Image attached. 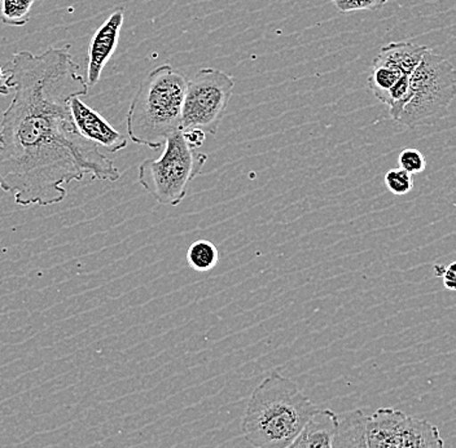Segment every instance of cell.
Wrapping results in <instances>:
<instances>
[{
	"label": "cell",
	"mask_w": 456,
	"mask_h": 448,
	"mask_svg": "<svg viewBox=\"0 0 456 448\" xmlns=\"http://www.w3.org/2000/svg\"><path fill=\"white\" fill-rule=\"evenodd\" d=\"M427 50L426 45H416L411 41L389 43L381 48L376 59L395 65L407 76H411L423 60Z\"/></svg>",
	"instance_id": "cell-11"
},
{
	"label": "cell",
	"mask_w": 456,
	"mask_h": 448,
	"mask_svg": "<svg viewBox=\"0 0 456 448\" xmlns=\"http://www.w3.org/2000/svg\"><path fill=\"white\" fill-rule=\"evenodd\" d=\"M124 21L125 8H117L100 25L91 38L87 53V78H85L88 88L99 84L105 65L110 62L116 53Z\"/></svg>",
	"instance_id": "cell-8"
},
{
	"label": "cell",
	"mask_w": 456,
	"mask_h": 448,
	"mask_svg": "<svg viewBox=\"0 0 456 448\" xmlns=\"http://www.w3.org/2000/svg\"><path fill=\"white\" fill-rule=\"evenodd\" d=\"M69 110L74 126L86 141L112 153L121 152L127 147L126 136L118 133L102 114L88 107L81 96L69 100Z\"/></svg>",
	"instance_id": "cell-7"
},
{
	"label": "cell",
	"mask_w": 456,
	"mask_h": 448,
	"mask_svg": "<svg viewBox=\"0 0 456 448\" xmlns=\"http://www.w3.org/2000/svg\"><path fill=\"white\" fill-rule=\"evenodd\" d=\"M200 448H207V447H200Z\"/></svg>",
	"instance_id": "cell-23"
},
{
	"label": "cell",
	"mask_w": 456,
	"mask_h": 448,
	"mask_svg": "<svg viewBox=\"0 0 456 448\" xmlns=\"http://www.w3.org/2000/svg\"><path fill=\"white\" fill-rule=\"evenodd\" d=\"M366 419L367 416L361 410L352 411L338 418L333 448H369L364 436Z\"/></svg>",
	"instance_id": "cell-13"
},
{
	"label": "cell",
	"mask_w": 456,
	"mask_h": 448,
	"mask_svg": "<svg viewBox=\"0 0 456 448\" xmlns=\"http://www.w3.org/2000/svg\"><path fill=\"white\" fill-rule=\"evenodd\" d=\"M182 131H183L185 142H187L188 145L193 148V150H199L200 147L204 145L205 141H207V134L200 130V128H187V130Z\"/></svg>",
	"instance_id": "cell-20"
},
{
	"label": "cell",
	"mask_w": 456,
	"mask_h": 448,
	"mask_svg": "<svg viewBox=\"0 0 456 448\" xmlns=\"http://www.w3.org/2000/svg\"><path fill=\"white\" fill-rule=\"evenodd\" d=\"M456 264L452 262L449 266L444 267V273H442L441 278L444 279V285L447 290L456 289Z\"/></svg>",
	"instance_id": "cell-21"
},
{
	"label": "cell",
	"mask_w": 456,
	"mask_h": 448,
	"mask_svg": "<svg viewBox=\"0 0 456 448\" xmlns=\"http://www.w3.org/2000/svg\"><path fill=\"white\" fill-rule=\"evenodd\" d=\"M398 448H444V442L435 424L409 416Z\"/></svg>",
	"instance_id": "cell-12"
},
{
	"label": "cell",
	"mask_w": 456,
	"mask_h": 448,
	"mask_svg": "<svg viewBox=\"0 0 456 448\" xmlns=\"http://www.w3.org/2000/svg\"><path fill=\"white\" fill-rule=\"evenodd\" d=\"M406 76L407 74H404L395 65L387 64V62L381 61V60L375 57L372 62V70H370L369 77L370 93L381 104L387 105L390 91Z\"/></svg>",
	"instance_id": "cell-14"
},
{
	"label": "cell",
	"mask_w": 456,
	"mask_h": 448,
	"mask_svg": "<svg viewBox=\"0 0 456 448\" xmlns=\"http://www.w3.org/2000/svg\"><path fill=\"white\" fill-rule=\"evenodd\" d=\"M409 415L395 408H379L373 415L367 416L364 425L369 448H398L402 432Z\"/></svg>",
	"instance_id": "cell-9"
},
{
	"label": "cell",
	"mask_w": 456,
	"mask_h": 448,
	"mask_svg": "<svg viewBox=\"0 0 456 448\" xmlns=\"http://www.w3.org/2000/svg\"><path fill=\"white\" fill-rule=\"evenodd\" d=\"M338 418L332 410L316 411L292 444L285 448H333Z\"/></svg>",
	"instance_id": "cell-10"
},
{
	"label": "cell",
	"mask_w": 456,
	"mask_h": 448,
	"mask_svg": "<svg viewBox=\"0 0 456 448\" xmlns=\"http://www.w3.org/2000/svg\"><path fill=\"white\" fill-rule=\"evenodd\" d=\"M385 185L387 190L395 196H404L411 192L415 182L413 175L404 171L403 168H390L384 176Z\"/></svg>",
	"instance_id": "cell-17"
},
{
	"label": "cell",
	"mask_w": 456,
	"mask_h": 448,
	"mask_svg": "<svg viewBox=\"0 0 456 448\" xmlns=\"http://www.w3.org/2000/svg\"><path fill=\"white\" fill-rule=\"evenodd\" d=\"M389 0H332L336 10L342 13L361 12V11H378Z\"/></svg>",
	"instance_id": "cell-19"
},
{
	"label": "cell",
	"mask_w": 456,
	"mask_h": 448,
	"mask_svg": "<svg viewBox=\"0 0 456 448\" xmlns=\"http://www.w3.org/2000/svg\"><path fill=\"white\" fill-rule=\"evenodd\" d=\"M455 95L454 65L428 48L410 76L409 98L397 122L409 128L437 124L449 113Z\"/></svg>",
	"instance_id": "cell-4"
},
{
	"label": "cell",
	"mask_w": 456,
	"mask_h": 448,
	"mask_svg": "<svg viewBox=\"0 0 456 448\" xmlns=\"http://www.w3.org/2000/svg\"><path fill=\"white\" fill-rule=\"evenodd\" d=\"M398 164L399 167L403 168L411 175H418L426 170L427 159L420 151L415 150V148H406L399 154Z\"/></svg>",
	"instance_id": "cell-18"
},
{
	"label": "cell",
	"mask_w": 456,
	"mask_h": 448,
	"mask_svg": "<svg viewBox=\"0 0 456 448\" xmlns=\"http://www.w3.org/2000/svg\"><path fill=\"white\" fill-rule=\"evenodd\" d=\"M43 0H0V20L8 27L22 28L30 21L36 3Z\"/></svg>",
	"instance_id": "cell-16"
},
{
	"label": "cell",
	"mask_w": 456,
	"mask_h": 448,
	"mask_svg": "<svg viewBox=\"0 0 456 448\" xmlns=\"http://www.w3.org/2000/svg\"><path fill=\"white\" fill-rule=\"evenodd\" d=\"M187 262L192 270L208 273L218 265V248L209 240H198L188 248Z\"/></svg>",
	"instance_id": "cell-15"
},
{
	"label": "cell",
	"mask_w": 456,
	"mask_h": 448,
	"mask_svg": "<svg viewBox=\"0 0 456 448\" xmlns=\"http://www.w3.org/2000/svg\"><path fill=\"white\" fill-rule=\"evenodd\" d=\"M232 77L214 68H202L187 81L182 112V130L200 128L216 135L222 119L226 116L232 96Z\"/></svg>",
	"instance_id": "cell-6"
},
{
	"label": "cell",
	"mask_w": 456,
	"mask_h": 448,
	"mask_svg": "<svg viewBox=\"0 0 456 448\" xmlns=\"http://www.w3.org/2000/svg\"><path fill=\"white\" fill-rule=\"evenodd\" d=\"M207 161V154L191 148L185 142L183 131H176L165 142L159 159L142 162L139 182L159 204L178 207Z\"/></svg>",
	"instance_id": "cell-5"
},
{
	"label": "cell",
	"mask_w": 456,
	"mask_h": 448,
	"mask_svg": "<svg viewBox=\"0 0 456 448\" xmlns=\"http://www.w3.org/2000/svg\"><path fill=\"white\" fill-rule=\"evenodd\" d=\"M185 88L187 79L171 65L151 71L131 100L127 113L131 142L159 150L169 136L181 131Z\"/></svg>",
	"instance_id": "cell-3"
},
{
	"label": "cell",
	"mask_w": 456,
	"mask_h": 448,
	"mask_svg": "<svg viewBox=\"0 0 456 448\" xmlns=\"http://www.w3.org/2000/svg\"><path fill=\"white\" fill-rule=\"evenodd\" d=\"M79 69L67 47L13 53L14 96L0 124V190L20 207L59 204L67 185L86 175L121 178L112 159L74 126L69 100L90 90Z\"/></svg>",
	"instance_id": "cell-1"
},
{
	"label": "cell",
	"mask_w": 456,
	"mask_h": 448,
	"mask_svg": "<svg viewBox=\"0 0 456 448\" xmlns=\"http://www.w3.org/2000/svg\"><path fill=\"white\" fill-rule=\"evenodd\" d=\"M318 410L293 379L273 371L250 396L242 436L255 448H285Z\"/></svg>",
	"instance_id": "cell-2"
},
{
	"label": "cell",
	"mask_w": 456,
	"mask_h": 448,
	"mask_svg": "<svg viewBox=\"0 0 456 448\" xmlns=\"http://www.w3.org/2000/svg\"><path fill=\"white\" fill-rule=\"evenodd\" d=\"M13 86L11 82V71L10 69H4L0 64V96L8 95L12 93Z\"/></svg>",
	"instance_id": "cell-22"
}]
</instances>
